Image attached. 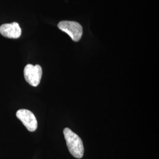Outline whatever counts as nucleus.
Here are the masks:
<instances>
[{
	"mask_svg": "<svg viewBox=\"0 0 159 159\" xmlns=\"http://www.w3.org/2000/svg\"><path fill=\"white\" fill-rule=\"evenodd\" d=\"M58 27L67 33L74 41H79L83 35V27L79 23L71 21H62L58 24Z\"/></svg>",
	"mask_w": 159,
	"mask_h": 159,
	"instance_id": "nucleus-2",
	"label": "nucleus"
},
{
	"mask_svg": "<svg viewBox=\"0 0 159 159\" xmlns=\"http://www.w3.org/2000/svg\"><path fill=\"white\" fill-rule=\"evenodd\" d=\"M43 70L39 65L27 64L24 70V78L26 81L33 87L39 85L42 77Z\"/></svg>",
	"mask_w": 159,
	"mask_h": 159,
	"instance_id": "nucleus-3",
	"label": "nucleus"
},
{
	"mask_svg": "<svg viewBox=\"0 0 159 159\" xmlns=\"http://www.w3.org/2000/svg\"><path fill=\"white\" fill-rule=\"evenodd\" d=\"M0 33L9 39H18L21 36V29L17 23L2 24L0 27Z\"/></svg>",
	"mask_w": 159,
	"mask_h": 159,
	"instance_id": "nucleus-5",
	"label": "nucleus"
},
{
	"mask_svg": "<svg viewBox=\"0 0 159 159\" xmlns=\"http://www.w3.org/2000/svg\"><path fill=\"white\" fill-rule=\"evenodd\" d=\"M16 116L28 130L33 132L37 128V121L34 114L26 109H20L16 113Z\"/></svg>",
	"mask_w": 159,
	"mask_h": 159,
	"instance_id": "nucleus-4",
	"label": "nucleus"
},
{
	"mask_svg": "<svg viewBox=\"0 0 159 159\" xmlns=\"http://www.w3.org/2000/svg\"><path fill=\"white\" fill-rule=\"evenodd\" d=\"M63 133L70 153L75 158H82L84 155V148L81 138L67 127L64 129Z\"/></svg>",
	"mask_w": 159,
	"mask_h": 159,
	"instance_id": "nucleus-1",
	"label": "nucleus"
}]
</instances>
